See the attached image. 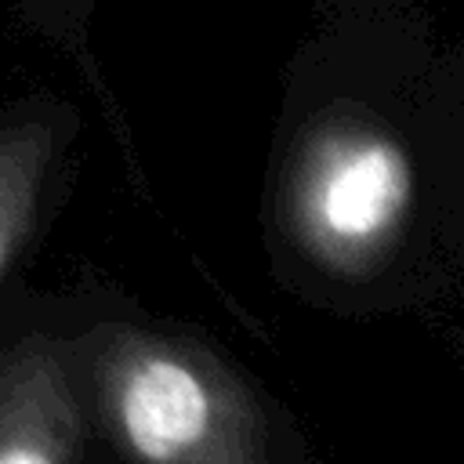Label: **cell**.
Segmentation results:
<instances>
[{
    "mask_svg": "<svg viewBox=\"0 0 464 464\" xmlns=\"http://www.w3.org/2000/svg\"><path fill=\"white\" fill-rule=\"evenodd\" d=\"M413 196L406 152L373 130H341L304 163L297 210L308 239L330 257H359L384 243Z\"/></svg>",
    "mask_w": 464,
    "mask_h": 464,
    "instance_id": "6da1fadb",
    "label": "cell"
},
{
    "mask_svg": "<svg viewBox=\"0 0 464 464\" xmlns=\"http://www.w3.org/2000/svg\"><path fill=\"white\" fill-rule=\"evenodd\" d=\"M116 435L141 464H199L214 442L218 395L185 355L123 344L102 366Z\"/></svg>",
    "mask_w": 464,
    "mask_h": 464,
    "instance_id": "7a4b0ae2",
    "label": "cell"
},
{
    "mask_svg": "<svg viewBox=\"0 0 464 464\" xmlns=\"http://www.w3.org/2000/svg\"><path fill=\"white\" fill-rule=\"evenodd\" d=\"M80 413L65 370L44 344L0 362V464H76Z\"/></svg>",
    "mask_w": 464,
    "mask_h": 464,
    "instance_id": "3957f363",
    "label": "cell"
},
{
    "mask_svg": "<svg viewBox=\"0 0 464 464\" xmlns=\"http://www.w3.org/2000/svg\"><path fill=\"white\" fill-rule=\"evenodd\" d=\"M51 152L54 130L44 120H18L0 127V276L36 221Z\"/></svg>",
    "mask_w": 464,
    "mask_h": 464,
    "instance_id": "277c9868",
    "label": "cell"
}]
</instances>
